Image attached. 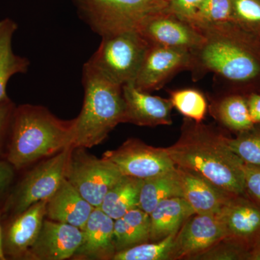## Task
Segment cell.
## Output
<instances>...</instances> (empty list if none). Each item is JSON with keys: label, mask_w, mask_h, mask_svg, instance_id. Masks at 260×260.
I'll list each match as a JSON object with an SVG mask.
<instances>
[{"label": "cell", "mask_w": 260, "mask_h": 260, "mask_svg": "<svg viewBox=\"0 0 260 260\" xmlns=\"http://www.w3.org/2000/svg\"><path fill=\"white\" fill-rule=\"evenodd\" d=\"M195 27L203 39L191 51L194 79L213 73L230 84L233 91L260 93L259 39L232 21Z\"/></svg>", "instance_id": "6da1fadb"}, {"label": "cell", "mask_w": 260, "mask_h": 260, "mask_svg": "<svg viewBox=\"0 0 260 260\" xmlns=\"http://www.w3.org/2000/svg\"><path fill=\"white\" fill-rule=\"evenodd\" d=\"M213 126L184 117L180 136L165 148L176 167L199 174L228 192L246 196L243 160Z\"/></svg>", "instance_id": "7a4b0ae2"}, {"label": "cell", "mask_w": 260, "mask_h": 260, "mask_svg": "<svg viewBox=\"0 0 260 260\" xmlns=\"http://www.w3.org/2000/svg\"><path fill=\"white\" fill-rule=\"evenodd\" d=\"M75 122V119H59L42 106L24 104L15 107L7 160L15 169H21L72 147Z\"/></svg>", "instance_id": "3957f363"}, {"label": "cell", "mask_w": 260, "mask_h": 260, "mask_svg": "<svg viewBox=\"0 0 260 260\" xmlns=\"http://www.w3.org/2000/svg\"><path fill=\"white\" fill-rule=\"evenodd\" d=\"M82 83L83 108L75 118L73 148H91L102 143L109 133L123 123L122 86L112 83L84 64Z\"/></svg>", "instance_id": "277c9868"}, {"label": "cell", "mask_w": 260, "mask_h": 260, "mask_svg": "<svg viewBox=\"0 0 260 260\" xmlns=\"http://www.w3.org/2000/svg\"><path fill=\"white\" fill-rule=\"evenodd\" d=\"M85 23L102 37L138 30L150 15L167 9L166 0H72Z\"/></svg>", "instance_id": "5b68a950"}, {"label": "cell", "mask_w": 260, "mask_h": 260, "mask_svg": "<svg viewBox=\"0 0 260 260\" xmlns=\"http://www.w3.org/2000/svg\"><path fill=\"white\" fill-rule=\"evenodd\" d=\"M85 64L106 79L123 85L134 82L149 44L138 30L102 37Z\"/></svg>", "instance_id": "8992f818"}, {"label": "cell", "mask_w": 260, "mask_h": 260, "mask_svg": "<svg viewBox=\"0 0 260 260\" xmlns=\"http://www.w3.org/2000/svg\"><path fill=\"white\" fill-rule=\"evenodd\" d=\"M73 150L68 147L28 172L10 195L5 211L14 217L34 203L49 200L67 179Z\"/></svg>", "instance_id": "52a82bcc"}, {"label": "cell", "mask_w": 260, "mask_h": 260, "mask_svg": "<svg viewBox=\"0 0 260 260\" xmlns=\"http://www.w3.org/2000/svg\"><path fill=\"white\" fill-rule=\"evenodd\" d=\"M114 162L99 158L85 148H74L67 179L94 208H99L108 191L122 177Z\"/></svg>", "instance_id": "ba28073f"}, {"label": "cell", "mask_w": 260, "mask_h": 260, "mask_svg": "<svg viewBox=\"0 0 260 260\" xmlns=\"http://www.w3.org/2000/svg\"><path fill=\"white\" fill-rule=\"evenodd\" d=\"M102 157L114 162L122 175L138 179L155 177L176 168L166 148H155L136 138L126 140Z\"/></svg>", "instance_id": "9c48e42d"}, {"label": "cell", "mask_w": 260, "mask_h": 260, "mask_svg": "<svg viewBox=\"0 0 260 260\" xmlns=\"http://www.w3.org/2000/svg\"><path fill=\"white\" fill-rule=\"evenodd\" d=\"M191 59L190 51L149 44L135 85L148 93L160 90L178 73L189 71Z\"/></svg>", "instance_id": "30bf717a"}, {"label": "cell", "mask_w": 260, "mask_h": 260, "mask_svg": "<svg viewBox=\"0 0 260 260\" xmlns=\"http://www.w3.org/2000/svg\"><path fill=\"white\" fill-rule=\"evenodd\" d=\"M138 31L150 45L193 51L202 42L203 35L194 25L164 10L147 17Z\"/></svg>", "instance_id": "8fae6325"}, {"label": "cell", "mask_w": 260, "mask_h": 260, "mask_svg": "<svg viewBox=\"0 0 260 260\" xmlns=\"http://www.w3.org/2000/svg\"><path fill=\"white\" fill-rule=\"evenodd\" d=\"M225 240L242 246L251 254L260 244V204L249 197L234 195L218 214Z\"/></svg>", "instance_id": "7c38bea8"}, {"label": "cell", "mask_w": 260, "mask_h": 260, "mask_svg": "<svg viewBox=\"0 0 260 260\" xmlns=\"http://www.w3.org/2000/svg\"><path fill=\"white\" fill-rule=\"evenodd\" d=\"M225 239L218 215L195 213L177 233L172 259H195Z\"/></svg>", "instance_id": "4fadbf2b"}, {"label": "cell", "mask_w": 260, "mask_h": 260, "mask_svg": "<svg viewBox=\"0 0 260 260\" xmlns=\"http://www.w3.org/2000/svg\"><path fill=\"white\" fill-rule=\"evenodd\" d=\"M83 231L70 224L44 219L25 259L64 260L73 257L83 242Z\"/></svg>", "instance_id": "5bb4252c"}, {"label": "cell", "mask_w": 260, "mask_h": 260, "mask_svg": "<svg viewBox=\"0 0 260 260\" xmlns=\"http://www.w3.org/2000/svg\"><path fill=\"white\" fill-rule=\"evenodd\" d=\"M124 102L123 123L142 126L171 125L173 106L170 99L155 96L135 86L134 82L122 86Z\"/></svg>", "instance_id": "9a60e30c"}, {"label": "cell", "mask_w": 260, "mask_h": 260, "mask_svg": "<svg viewBox=\"0 0 260 260\" xmlns=\"http://www.w3.org/2000/svg\"><path fill=\"white\" fill-rule=\"evenodd\" d=\"M48 200L34 203L23 213L15 215L10 222L3 233V250L6 257L25 259L47 216Z\"/></svg>", "instance_id": "2e32d148"}, {"label": "cell", "mask_w": 260, "mask_h": 260, "mask_svg": "<svg viewBox=\"0 0 260 260\" xmlns=\"http://www.w3.org/2000/svg\"><path fill=\"white\" fill-rule=\"evenodd\" d=\"M114 220L95 208L85 223L83 242L73 256L78 259H113L116 254L114 237Z\"/></svg>", "instance_id": "e0dca14e"}, {"label": "cell", "mask_w": 260, "mask_h": 260, "mask_svg": "<svg viewBox=\"0 0 260 260\" xmlns=\"http://www.w3.org/2000/svg\"><path fill=\"white\" fill-rule=\"evenodd\" d=\"M183 198L195 213L217 215L234 195L196 173L177 167Z\"/></svg>", "instance_id": "ac0fdd59"}, {"label": "cell", "mask_w": 260, "mask_h": 260, "mask_svg": "<svg viewBox=\"0 0 260 260\" xmlns=\"http://www.w3.org/2000/svg\"><path fill=\"white\" fill-rule=\"evenodd\" d=\"M94 208L65 179L48 200L47 216L49 220L70 224L82 230Z\"/></svg>", "instance_id": "d6986e66"}, {"label": "cell", "mask_w": 260, "mask_h": 260, "mask_svg": "<svg viewBox=\"0 0 260 260\" xmlns=\"http://www.w3.org/2000/svg\"><path fill=\"white\" fill-rule=\"evenodd\" d=\"M195 212L184 198H172L162 200L150 215V242H158L177 234Z\"/></svg>", "instance_id": "ffe728a7"}, {"label": "cell", "mask_w": 260, "mask_h": 260, "mask_svg": "<svg viewBox=\"0 0 260 260\" xmlns=\"http://www.w3.org/2000/svg\"><path fill=\"white\" fill-rule=\"evenodd\" d=\"M18 24L10 18L0 20V103L8 99L7 86L13 75L28 71L30 61L15 54L13 39Z\"/></svg>", "instance_id": "44dd1931"}, {"label": "cell", "mask_w": 260, "mask_h": 260, "mask_svg": "<svg viewBox=\"0 0 260 260\" xmlns=\"http://www.w3.org/2000/svg\"><path fill=\"white\" fill-rule=\"evenodd\" d=\"M212 116L232 133H242L254 125L248 107L246 94L233 91L212 102Z\"/></svg>", "instance_id": "7402d4cb"}, {"label": "cell", "mask_w": 260, "mask_h": 260, "mask_svg": "<svg viewBox=\"0 0 260 260\" xmlns=\"http://www.w3.org/2000/svg\"><path fill=\"white\" fill-rule=\"evenodd\" d=\"M183 198L177 168L155 177L143 179L138 207L150 214L159 203L172 198Z\"/></svg>", "instance_id": "603a6c76"}, {"label": "cell", "mask_w": 260, "mask_h": 260, "mask_svg": "<svg viewBox=\"0 0 260 260\" xmlns=\"http://www.w3.org/2000/svg\"><path fill=\"white\" fill-rule=\"evenodd\" d=\"M116 253L150 242V215L138 207L114 220Z\"/></svg>", "instance_id": "cb8c5ba5"}, {"label": "cell", "mask_w": 260, "mask_h": 260, "mask_svg": "<svg viewBox=\"0 0 260 260\" xmlns=\"http://www.w3.org/2000/svg\"><path fill=\"white\" fill-rule=\"evenodd\" d=\"M143 181L142 179L123 175L108 191L99 208L114 220L121 218L138 207Z\"/></svg>", "instance_id": "d4e9b609"}, {"label": "cell", "mask_w": 260, "mask_h": 260, "mask_svg": "<svg viewBox=\"0 0 260 260\" xmlns=\"http://www.w3.org/2000/svg\"><path fill=\"white\" fill-rule=\"evenodd\" d=\"M173 108L183 116L197 122H203L208 104L203 92L197 88H186L169 91Z\"/></svg>", "instance_id": "484cf974"}, {"label": "cell", "mask_w": 260, "mask_h": 260, "mask_svg": "<svg viewBox=\"0 0 260 260\" xmlns=\"http://www.w3.org/2000/svg\"><path fill=\"white\" fill-rule=\"evenodd\" d=\"M177 234L169 236L158 242H145L119 251L114 255L113 260L172 259Z\"/></svg>", "instance_id": "4316f807"}, {"label": "cell", "mask_w": 260, "mask_h": 260, "mask_svg": "<svg viewBox=\"0 0 260 260\" xmlns=\"http://www.w3.org/2000/svg\"><path fill=\"white\" fill-rule=\"evenodd\" d=\"M229 149L243 161L260 167V124L238 133L235 138L225 137Z\"/></svg>", "instance_id": "83f0119b"}, {"label": "cell", "mask_w": 260, "mask_h": 260, "mask_svg": "<svg viewBox=\"0 0 260 260\" xmlns=\"http://www.w3.org/2000/svg\"><path fill=\"white\" fill-rule=\"evenodd\" d=\"M232 22L260 40V0H232Z\"/></svg>", "instance_id": "f1b7e54d"}, {"label": "cell", "mask_w": 260, "mask_h": 260, "mask_svg": "<svg viewBox=\"0 0 260 260\" xmlns=\"http://www.w3.org/2000/svg\"><path fill=\"white\" fill-rule=\"evenodd\" d=\"M232 0H204L195 12L191 23L212 25L232 21Z\"/></svg>", "instance_id": "f546056e"}, {"label": "cell", "mask_w": 260, "mask_h": 260, "mask_svg": "<svg viewBox=\"0 0 260 260\" xmlns=\"http://www.w3.org/2000/svg\"><path fill=\"white\" fill-rule=\"evenodd\" d=\"M251 252L242 246L223 239L195 259L250 260Z\"/></svg>", "instance_id": "4dcf8cb0"}, {"label": "cell", "mask_w": 260, "mask_h": 260, "mask_svg": "<svg viewBox=\"0 0 260 260\" xmlns=\"http://www.w3.org/2000/svg\"><path fill=\"white\" fill-rule=\"evenodd\" d=\"M242 170L246 195L260 204V167L244 162Z\"/></svg>", "instance_id": "1f68e13d"}, {"label": "cell", "mask_w": 260, "mask_h": 260, "mask_svg": "<svg viewBox=\"0 0 260 260\" xmlns=\"http://www.w3.org/2000/svg\"><path fill=\"white\" fill-rule=\"evenodd\" d=\"M204 0H166L167 10L191 23L195 12Z\"/></svg>", "instance_id": "d6a6232c"}, {"label": "cell", "mask_w": 260, "mask_h": 260, "mask_svg": "<svg viewBox=\"0 0 260 260\" xmlns=\"http://www.w3.org/2000/svg\"><path fill=\"white\" fill-rule=\"evenodd\" d=\"M15 107L9 98L0 103V147L3 145L5 137L9 134Z\"/></svg>", "instance_id": "836d02e7"}, {"label": "cell", "mask_w": 260, "mask_h": 260, "mask_svg": "<svg viewBox=\"0 0 260 260\" xmlns=\"http://www.w3.org/2000/svg\"><path fill=\"white\" fill-rule=\"evenodd\" d=\"M248 107L254 124H260V93L251 92L246 94Z\"/></svg>", "instance_id": "e575fe53"}, {"label": "cell", "mask_w": 260, "mask_h": 260, "mask_svg": "<svg viewBox=\"0 0 260 260\" xmlns=\"http://www.w3.org/2000/svg\"><path fill=\"white\" fill-rule=\"evenodd\" d=\"M15 169L9 162L0 160V193L6 189L13 180Z\"/></svg>", "instance_id": "d590c367"}, {"label": "cell", "mask_w": 260, "mask_h": 260, "mask_svg": "<svg viewBox=\"0 0 260 260\" xmlns=\"http://www.w3.org/2000/svg\"><path fill=\"white\" fill-rule=\"evenodd\" d=\"M3 232L1 225V214H0V260H5L7 259L6 256H5L4 250H3Z\"/></svg>", "instance_id": "8d00e7d4"}, {"label": "cell", "mask_w": 260, "mask_h": 260, "mask_svg": "<svg viewBox=\"0 0 260 260\" xmlns=\"http://www.w3.org/2000/svg\"><path fill=\"white\" fill-rule=\"evenodd\" d=\"M250 260H260V247L256 248L251 252Z\"/></svg>", "instance_id": "74e56055"}, {"label": "cell", "mask_w": 260, "mask_h": 260, "mask_svg": "<svg viewBox=\"0 0 260 260\" xmlns=\"http://www.w3.org/2000/svg\"><path fill=\"white\" fill-rule=\"evenodd\" d=\"M258 247H260V244H259V246H258ZM258 247H257V248H258ZM253 251H254V250H253Z\"/></svg>", "instance_id": "f35d334b"}]
</instances>
